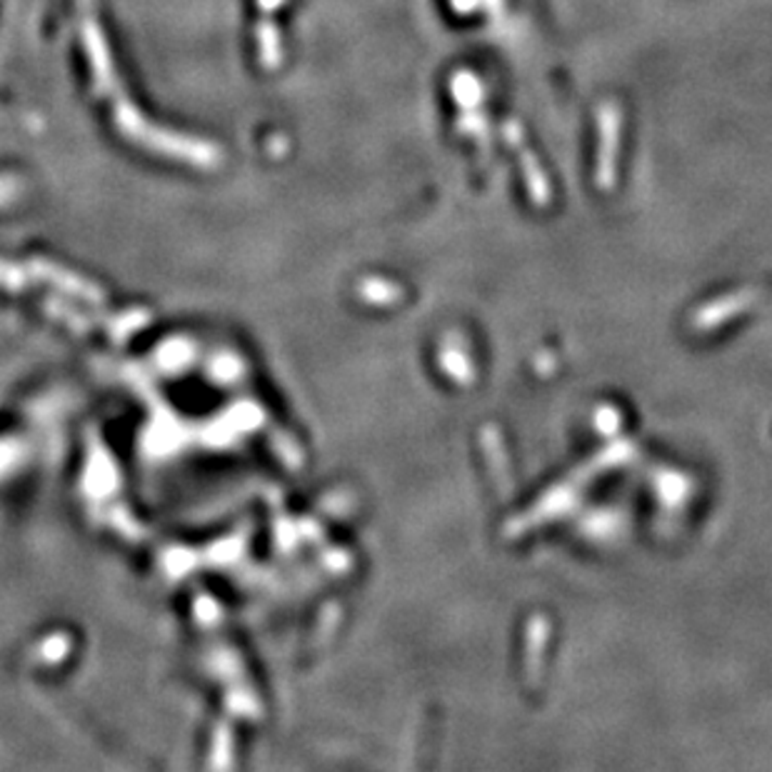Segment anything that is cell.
<instances>
[{
    "label": "cell",
    "mask_w": 772,
    "mask_h": 772,
    "mask_svg": "<svg viewBox=\"0 0 772 772\" xmlns=\"http://www.w3.org/2000/svg\"><path fill=\"white\" fill-rule=\"evenodd\" d=\"M258 3H260L262 11H273V8L281 3V0H258Z\"/></svg>",
    "instance_id": "7a4b0ae2"
},
{
    "label": "cell",
    "mask_w": 772,
    "mask_h": 772,
    "mask_svg": "<svg viewBox=\"0 0 772 772\" xmlns=\"http://www.w3.org/2000/svg\"><path fill=\"white\" fill-rule=\"evenodd\" d=\"M76 23L80 33V43H83L86 57L90 63V76H93L95 93L103 101L111 103L113 123L118 126L120 136L128 138L130 143L145 147L153 155H166L172 160L191 163L201 168H216L220 163V147L213 145L203 138H191L183 133H172L168 128L155 126L141 115V111L130 103V98L123 88L118 70H115L108 40L98 21L95 0H76Z\"/></svg>",
    "instance_id": "6da1fadb"
}]
</instances>
